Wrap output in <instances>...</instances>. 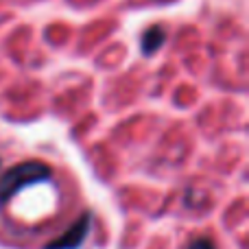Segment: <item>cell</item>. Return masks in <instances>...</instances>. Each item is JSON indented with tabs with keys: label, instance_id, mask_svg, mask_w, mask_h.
I'll use <instances>...</instances> for the list:
<instances>
[{
	"label": "cell",
	"instance_id": "cell-1",
	"mask_svg": "<svg viewBox=\"0 0 249 249\" xmlns=\"http://www.w3.org/2000/svg\"><path fill=\"white\" fill-rule=\"evenodd\" d=\"M90 225H92V214L90 212H83L79 219L72 221V225H70L59 238L46 243L44 249H79L83 245V241H86Z\"/></svg>",
	"mask_w": 249,
	"mask_h": 249
},
{
	"label": "cell",
	"instance_id": "cell-2",
	"mask_svg": "<svg viewBox=\"0 0 249 249\" xmlns=\"http://www.w3.org/2000/svg\"><path fill=\"white\" fill-rule=\"evenodd\" d=\"M162 42H164V31L151 29L149 33H144V37H142V51H144V53H153Z\"/></svg>",
	"mask_w": 249,
	"mask_h": 249
},
{
	"label": "cell",
	"instance_id": "cell-3",
	"mask_svg": "<svg viewBox=\"0 0 249 249\" xmlns=\"http://www.w3.org/2000/svg\"><path fill=\"white\" fill-rule=\"evenodd\" d=\"M188 249H216V245L210 241V238H195L188 245Z\"/></svg>",
	"mask_w": 249,
	"mask_h": 249
}]
</instances>
